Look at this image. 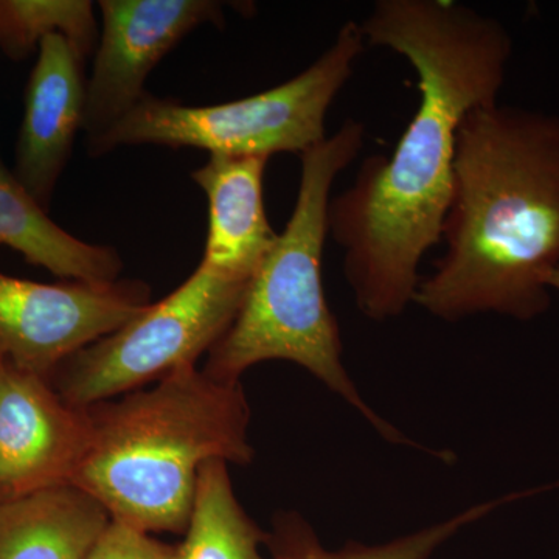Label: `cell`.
<instances>
[{
	"label": "cell",
	"instance_id": "7",
	"mask_svg": "<svg viewBox=\"0 0 559 559\" xmlns=\"http://www.w3.org/2000/svg\"><path fill=\"white\" fill-rule=\"evenodd\" d=\"M151 304L142 280L46 285L0 274V353L13 366L49 378L70 356L116 333Z\"/></svg>",
	"mask_w": 559,
	"mask_h": 559
},
{
	"label": "cell",
	"instance_id": "12",
	"mask_svg": "<svg viewBox=\"0 0 559 559\" xmlns=\"http://www.w3.org/2000/svg\"><path fill=\"white\" fill-rule=\"evenodd\" d=\"M110 521L83 489L66 485L0 502V559H86Z\"/></svg>",
	"mask_w": 559,
	"mask_h": 559
},
{
	"label": "cell",
	"instance_id": "8",
	"mask_svg": "<svg viewBox=\"0 0 559 559\" xmlns=\"http://www.w3.org/2000/svg\"><path fill=\"white\" fill-rule=\"evenodd\" d=\"M103 28L90 79L83 131L102 138L146 97L154 68L191 32L223 25L213 0H102Z\"/></svg>",
	"mask_w": 559,
	"mask_h": 559
},
{
	"label": "cell",
	"instance_id": "9",
	"mask_svg": "<svg viewBox=\"0 0 559 559\" xmlns=\"http://www.w3.org/2000/svg\"><path fill=\"white\" fill-rule=\"evenodd\" d=\"M91 437L87 407L69 404L47 378L0 364V502L72 485Z\"/></svg>",
	"mask_w": 559,
	"mask_h": 559
},
{
	"label": "cell",
	"instance_id": "10",
	"mask_svg": "<svg viewBox=\"0 0 559 559\" xmlns=\"http://www.w3.org/2000/svg\"><path fill=\"white\" fill-rule=\"evenodd\" d=\"M86 58L68 38L50 35L25 87L24 116L16 143L14 175L49 212L58 180L68 167L86 112Z\"/></svg>",
	"mask_w": 559,
	"mask_h": 559
},
{
	"label": "cell",
	"instance_id": "17",
	"mask_svg": "<svg viewBox=\"0 0 559 559\" xmlns=\"http://www.w3.org/2000/svg\"><path fill=\"white\" fill-rule=\"evenodd\" d=\"M86 559H178V547L151 538L124 522L110 520Z\"/></svg>",
	"mask_w": 559,
	"mask_h": 559
},
{
	"label": "cell",
	"instance_id": "18",
	"mask_svg": "<svg viewBox=\"0 0 559 559\" xmlns=\"http://www.w3.org/2000/svg\"><path fill=\"white\" fill-rule=\"evenodd\" d=\"M547 286L550 290H558L559 293V270L551 272L549 278H547Z\"/></svg>",
	"mask_w": 559,
	"mask_h": 559
},
{
	"label": "cell",
	"instance_id": "1",
	"mask_svg": "<svg viewBox=\"0 0 559 559\" xmlns=\"http://www.w3.org/2000/svg\"><path fill=\"white\" fill-rule=\"evenodd\" d=\"M359 24L367 46L406 58L418 75V108L393 153L366 157L330 202L356 305L384 322L414 304L419 264L441 242L460 124L499 102L513 39L496 17L452 0H377Z\"/></svg>",
	"mask_w": 559,
	"mask_h": 559
},
{
	"label": "cell",
	"instance_id": "4",
	"mask_svg": "<svg viewBox=\"0 0 559 559\" xmlns=\"http://www.w3.org/2000/svg\"><path fill=\"white\" fill-rule=\"evenodd\" d=\"M366 140V128L347 119L340 130L301 154L293 215L250 280L237 318L209 352L204 370L213 380L240 382L255 364H299L356 407L385 439L407 441L360 399L342 364L340 325L323 289L322 261L330 235L331 190Z\"/></svg>",
	"mask_w": 559,
	"mask_h": 559
},
{
	"label": "cell",
	"instance_id": "15",
	"mask_svg": "<svg viewBox=\"0 0 559 559\" xmlns=\"http://www.w3.org/2000/svg\"><path fill=\"white\" fill-rule=\"evenodd\" d=\"M536 491L514 492L491 502L469 507L451 520L440 522L412 535L403 536L380 546L348 543L340 551H330L320 544L314 530L297 513L275 518L274 532L267 535L266 547L271 559H429L441 544L447 543L460 530L487 516L500 506L527 498Z\"/></svg>",
	"mask_w": 559,
	"mask_h": 559
},
{
	"label": "cell",
	"instance_id": "2",
	"mask_svg": "<svg viewBox=\"0 0 559 559\" xmlns=\"http://www.w3.org/2000/svg\"><path fill=\"white\" fill-rule=\"evenodd\" d=\"M443 255L414 304L433 318L496 312L532 320L549 310L559 270V117L481 106L457 132Z\"/></svg>",
	"mask_w": 559,
	"mask_h": 559
},
{
	"label": "cell",
	"instance_id": "16",
	"mask_svg": "<svg viewBox=\"0 0 559 559\" xmlns=\"http://www.w3.org/2000/svg\"><path fill=\"white\" fill-rule=\"evenodd\" d=\"M50 35H61L84 58L98 40L92 2L84 0H0V51L25 60Z\"/></svg>",
	"mask_w": 559,
	"mask_h": 559
},
{
	"label": "cell",
	"instance_id": "11",
	"mask_svg": "<svg viewBox=\"0 0 559 559\" xmlns=\"http://www.w3.org/2000/svg\"><path fill=\"white\" fill-rule=\"evenodd\" d=\"M270 157L212 154L191 173L209 201L202 264L250 282L278 240L264 207V171Z\"/></svg>",
	"mask_w": 559,
	"mask_h": 559
},
{
	"label": "cell",
	"instance_id": "5",
	"mask_svg": "<svg viewBox=\"0 0 559 559\" xmlns=\"http://www.w3.org/2000/svg\"><path fill=\"white\" fill-rule=\"evenodd\" d=\"M366 47L359 22L347 21L310 68L270 91L209 106L148 94L102 138L87 143V150L94 157L132 145L200 148L210 156H301L329 138L325 121L331 105Z\"/></svg>",
	"mask_w": 559,
	"mask_h": 559
},
{
	"label": "cell",
	"instance_id": "3",
	"mask_svg": "<svg viewBox=\"0 0 559 559\" xmlns=\"http://www.w3.org/2000/svg\"><path fill=\"white\" fill-rule=\"evenodd\" d=\"M87 409L91 444L72 487L98 500L110 520L146 533H186L204 463L253 457L240 382L213 380L197 366Z\"/></svg>",
	"mask_w": 559,
	"mask_h": 559
},
{
	"label": "cell",
	"instance_id": "19",
	"mask_svg": "<svg viewBox=\"0 0 559 559\" xmlns=\"http://www.w3.org/2000/svg\"><path fill=\"white\" fill-rule=\"evenodd\" d=\"M3 360H5V358H3L2 353H0V364H2Z\"/></svg>",
	"mask_w": 559,
	"mask_h": 559
},
{
	"label": "cell",
	"instance_id": "14",
	"mask_svg": "<svg viewBox=\"0 0 559 559\" xmlns=\"http://www.w3.org/2000/svg\"><path fill=\"white\" fill-rule=\"evenodd\" d=\"M266 539L267 533L257 527L238 502L227 463H204L178 559H271L260 550Z\"/></svg>",
	"mask_w": 559,
	"mask_h": 559
},
{
	"label": "cell",
	"instance_id": "13",
	"mask_svg": "<svg viewBox=\"0 0 559 559\" xmlns=\"http://www.w3.org/2000/svg\"><path fill=\"white\" fill-rule=\"evenodd\" d=\"M0 248L21 253L33 266L61 280L110 283L120 280L123 261L109 246L91 245L50 218L22 186L0 154Z\"/></svg>",
	"mask_w": 559,
	"mask_h": 559
},
{
	"label": "cell",
	"instance_id": "6",
	"mask_svg": "<svg viewBox=\"0 0 559 559\" xmlns=\"http://www.w3.org/2000/svg\"><path fill=\"white\" fill-rule=\"evenodd\" d=\"M249 283L200 263L178 289L70 356L47 380L72 406L91 407L197 366L230 329Z\"/></svg>",
	"mask_w": 559,
	"mask_h": 559
}]
</instances>
